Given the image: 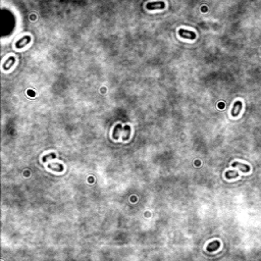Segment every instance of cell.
<instances>
[{
	"mask_svg": "<svg viewBox=\"0 0 261 261\" xmlns=\"http://www.w3.org/2000/svg\"><path fill=\"white\" fill-rule=\"evenodd\" d=\"M179 35L182 37V38L185 39H189V40H195L196 39V34L192 31H188V30L185 29H180L179 30Z\"/></svg>",
	"mask_w": 261,
	"mask_h": 261,
	"instance_id": "obj_1",
	"label": "cell"
},
{
	"mask_svg": "<svg viewBox=\"0 0 261 261\" xmlns=\"http://www.w3.org/2000/svg\"><path fill=\"white\" fill-rule=\"evenodd\" d=\"M165 7V3L163 1H157V2H149L146 4V8L149 10L153 9H163Z\"/></svg>",
	"mask_w": 261,
	"mask_h": 261,
	"instance_id": "obj_2",
	"label": "cell"
},
{
	"mask_svg": "<svg viewBox=\"0 0 261 261\" xmlns=\"http://www.w3.org/2000/svg\"><path fill=\"white\" fill-rule=\"evenodd\" d=\"M232 166L233 167H239L241 169V172H243L244 173H247L250 172V166L248 164H245V163H241V162H238L235 161L232 163Z\"/></svg>",
	"mask_w": 261,
	"mask_h": 261,
	"instance_id": "obj_3",
	"label": "cell"
},
{
	"mask_svg": "<svg viewBox=\"0 0 261 261\" xmlns=\"http://www.w3.org/2000/svg\"><path fill=\"white\" fill-rule=\"evenodd\" d=\"M243 107V103L241 101H236L234 103V106H233V109H232V115L233 116H238L240 114V111L241 109H242Z\"/></svg>",
	"mask_w": 261,
	"mask_h": 261,
	"instance_id": "obj_4",
	"label": "cell"
},
{
	"mask_svg": "<svg viewBox=\"0 0 261 261\" xmlns=\"http://www.w3.org/2000/svg\"><path fill=\"white\" fill-rule=\"evenodd\" d=\"M220 247V243L218 241H214V242L208 244V246H207V251L208 252H213V251L217 250Z\"/></svg>",
	"mask_w": 261,
	"mask_h": 261,
	"instance_id": "obj_5",
	"label": "cell"
},
{
	"mask_svg": "<svg viewBox=\"0 0 261 261\" xmlns=\"http://www.w3.org/2000/svg\"><path fill=\"white\" fill-rule=\"evenodd\" d=\"M15 62V58L14 57H8V59L6 60L4 62V64H3V69H5V71H7L11 68V65L14 64Z\"/></svg>",
	"mask_w": 261,
	"mask_h": 261,
	"instance_id": "obj_6",
	"label": "cell"
},
{
	"mask_svg": "<svg viewBox=\"0 0 261 261\" xmlns=\"http://www.w3.org/2000/svg\"><path fill=\"white\" fill-rule=\"evenodd\" d=\"M239 176V173L237 172V170H227L226 172V178L227 180H232V179H236Z\"/></svg>",
	"mask_w": 261,
	"mask_h": 261,
	"instance_id": "obj_7",
	"label": "cell"
},
{
	"mask_svg": "<svg viewBox=\"0 0 261 261\" xmlns=\"http://www.w3.org/2000/svg\"><path fill=\"white\" fill-rule=\"evenodd\" d=\"M122 126L120 125V123H118V125H116V126L114 128V130H113V138H114L115 140H118V133L119 132H122Z\"/></svg>",
	"mask_w": 261,
	"mask_h": 261,
	"instance_id": "obj_8",
	"label": "cell"
},
{
	"mask_svg": "<svg viewBox=\"0 0 261 261\" xmlns=\"http://www.w3.org/2000/svg\"><path fill=\"white\" fill-rule=\"evenodd\" d=\"M27 40H31V37H30V36H25V37H23V38L19 40V41L16 42V44H15L16 48H18L19 45H22V43L24 42V41H27Z\"/></svg>",
	"mask_w": 261,
	"mask_h": 261,
	"instance_id": "obj_9",
	"label": "cell"
},
{
	"mask_svg": "<svg viewBox=\"0 0 261 261\" xmlns=\"http://www.w3.org/2000/svg\"><path fill=\"white\" fill-rule=\"evenodd\" d=\"M28 94L30 95V96H35V92H31V91H28Z\"/></svg>",
	"mask_w": 261,
	"mask_h": 261,
	"instance_id": "obj_10",
	"label": "cell"
},
{
	"mask_svg": "<svg viewBox=\"0 0 261 261\" xmlns=\"http://www.w3.org/2000/svg\"><path fill=\"white\" fill-rule=\"evenodd\" d=\"M202 10L203 11H207V8L206 7H202Z\"/></svg>",
	"mask_w": 261,
	"mask_h": 261,
	"instance_id": "obj_11",
	"label": "cell"
}]
</instances>
